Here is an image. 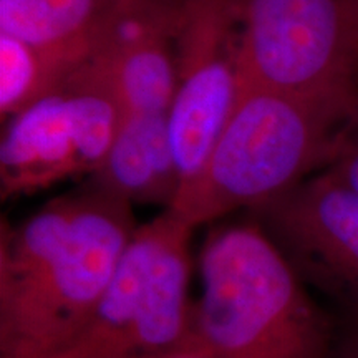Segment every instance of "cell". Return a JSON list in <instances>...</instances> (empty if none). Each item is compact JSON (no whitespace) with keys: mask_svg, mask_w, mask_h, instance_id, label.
<instances>
[{"mask_svg":"<svg viewBox=\"0 0 358 358\" xmlns=\"http://www.w3.org/2000/svg\"><path fill=\"white\" fill-rule=\"evenodd\" d=\"M2 358H62V357L55 355V357H2Z\"/></svg>","mask_w":358,"mask_h":358,"instance_id":"17","label":"cell"},{"mask_svg":"<svg viewBox=\"0 0 358 358\" xmlns=\"http://www.w3.org/2000/svg\"><path fill=\"white\" fill-rule=\"evenodd\" d=\"M335 358H358V320L340 345Z\"/></svg>","mask_w":358,"mask_h":358,"instance_id":"15","label":"cell"},{"mask_svg":"<svg viewBox=\"0 0 358 358\" xmlns=\"http://www.w3.org/2000/svg\"><path fill=\"white\" fill-rule=\"evenodd\" d=\"M191 7L111 8L82 69L113 95L122 116L169 115L178 90V35Z\"/></svg>","mask_w":358,"mask_h":358,"instance_id":"9","label":"cell"},{"mask_svg":"<svg viewBox=\"0 0 358 358\" xmlns=\"http://www.w3.org/2000/svg\"><path fill=\"white\" fill-rule=\"evenodd\" d=\"M75 71L30 45L0 34V118H13Z\"/></svg>","mask_w":358,"mask_h":358,"instance_id":"12","label":"cell"},{"mask_svg":"<svg viewBox=\"0 0 358 358\" xmlns=\"http://www.w3.org/2000/svg\"><path fill=\"white\" fill-rule=\"evenodd\" d=\"M118 6L127 7H156V8H182L191 7L196 0H113Z\"/></svg>","mask_w":358,"mask_h":358,"instance_id":"14","label":"cell"},{"mask_svg":"<svg viewBox=\"0 0 358 358\" xmlns=\"http://www.w3.org/2000/svg\"><path fill=\"white\" fill-rule=\"evenodd\" d=\"M158 358H211V357L201 350L199 347H196L194 343L186 342L182 347H179L176 350L169 353H164V355H161Z\"/></svg>","mask_w":358,"mask_h":358,"instance_id":"16","label":"cell"},{"mask_svg":"<svg viewBox=\"0 0 358 358\" xmlns=\"http://www.w3.org/2000/svg\"><path fill=\"white\" fill-rule=\"evenodd\" d=\"M357 127L350 110L241 87L208 161L169 211L198 227L241 208H262L329 168Z\"/></svg>","mask_w":358,"mask_h":358,"instance_id":"3","label":"cell"},{"mask_svg":"<svg viewBox=\"0 0 358 358\" xmlns=\"http://www.w3.org/2000/svg\"><path fill=\"white\" fill-rule=\"evenodd\" d=\"M122 123L113 95L82 66L8 120L0 143L2 198L34 194L103 166Z\"/></svg>","mask_w":358,"mask_h":358,"instance_id":"6","label":"cell"},{"mask_svg":"<svg viewBox=\"0 0 358 358\" xmlns=\"http://www.w3.org/2000/svg\"><path fill=\"white\" fill-rule=\"evenodd\" d=\"M164 209L138 226L82 338L62 358H158L189 340L191 236Z\"/></svg>","mask_w":358,"mask_h":358,"instance_id":"5","label":"cell"},{"mask_svg":"<svg viewBox=\"0 0 358 358\" xmlns=\"http://www.w3.org/2000/svg\"><path fill=\"white\" fill-rule=\"evenodd\" d=\"M294 267L352 301L358 312V192L329 169L256 209Z\"/></svg>","mask_w":358,"mask_h":358,"instance_id":"8","label":"cell"},{"mask_svg":"<svg viewBox=\"0 0 358 358\" xmlns=\"http://www.w3.org/2000/svg\"><path fill=\"white\" fill-rule=\"evenodd\" d=\"M241 87L358 113V0H229Z\"/></svg>","mask_w":358,"mask_h":358,"instance_id":"4","label":"cell"},{"mask_svg":"<svg viewBox=\"0 0 358 358\" xmlns=\"http://www.w3.org/2000/svg\"><path fill=\"white\" fill-rule=\"evenodd\" d=\"M138 229L131 204L88 185L0 234V355L55 357L82 338Z\"/></svg>","mask_w":358,"mask_h":358,"instance_id":"1","label":"cell"},{"mask_svg":"<svg viewBox=\"0 0 358 358\" xmlns=\"http://www.w3.org/2000/svg\"><path fill=\"white\" fill-rule=\"evenodd\" d=\"M187 342L211 358H325L329 325L297 268L259 222L209 234Z\"/></svg>","mask_w":358,"mask_h":358,"instance_id":"2","label":"cell"},{"mask_svg":"<svg viewBox=\"0 0 358 358\" xmlns=\"http://www.w3.org/2000/svg\"><path fill=\"white\" fill-rule=\"evenodd\" d=\"M325 169H329L340 181L358 192V127L348 134L343 146L340 148L337 158Z\"/></svg>","mask_w":358,"mask_h":358,"instance_id":"13","label":"cell"},{"mask_svg":"<svg viewBox=\"0 0 358 358\" xmlns=\"http://www.w3.org/2000/svg\"><path fill=\"white\" fill-rule=\"evenodd\" d=\"M239 92V42L229 0H198L178 35V90L168 116L181 189L203 169Z\"/></svg>","mask_w":358,"mask_h":358,"instance_id":"7","label":"cell"},{"mask_svg":"<svg viewBox=\"0 0 358 358\" xmlns=\"http://www.w3.org/2000/svg\"><path fill=\"white\" fill-rule=\"evenodd\" d=\"M168 116H122L110 153L90 185L128 204L171 208L181 189V176L169 136Z\"/></svg>","mask_w":358,"mask_h":358,"instance_id":"10","label":"cell"},{"mask_svg":"<svg viewBox=\"0 0 358 358\" xmlns=\"http://www.w3.org/2000/svg\"><path fill=\"white\" fill-rule=\"evenodd\" d=\"M113 0H0V34L77 71L100 38Z\"/></svg>","mask_w":358,"mask_h":358,"instance_id":"11","label":"cell"}]
</instances>
